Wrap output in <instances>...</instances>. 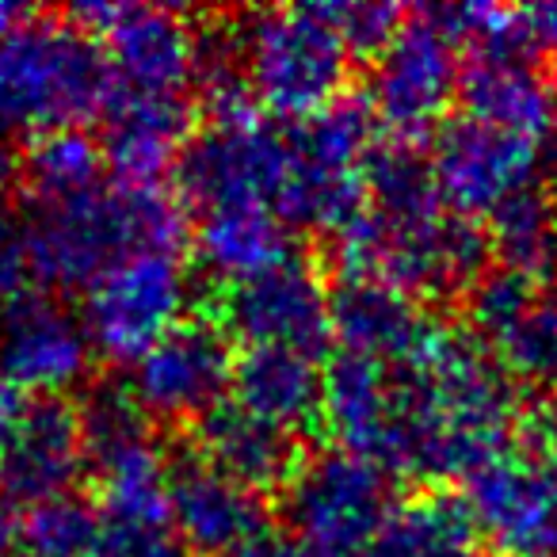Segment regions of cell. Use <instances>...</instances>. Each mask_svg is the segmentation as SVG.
Wrapping results in <instances>:
<instances>
[{"label":"cell","mask_w":557,"mask_h":557,"mask_svg":"<svg viewBox=\"0 0 557 557\" xmlns=\"http://www.w3.org/2000/svg\"><path fill=\"white\" fill-rule=\"evenodd\" d=\"M27 263L42 290H92L138 252H184L187 210L164 187L100 184L77 199L35 207Z\"/></svg>","instance_id":"cell-1"},{"label":"cell","mask_w":557,"mask_h":557,"mask_svg":"<svg viewBox=\"0 0 557 557\" xmlns=\"http://www.w3.org/2000/svg\"><path fill=\"white\" fill-rule=\"evenodd\" d=\"M119 81L103 47L70 16H24L0 39V126L70 131L108 115Z\"/></svg>","instance_id":"cell-2"},{"label":"cell","mask_w":557,"mask_h":557,"mask_svg":"<svg viewBox=\"0 0 557 557\" xmlns=\"http://www.w3.org/2000/svg\"><path fill=\"white\" fill-rule=\"evenodd\" d=\"M240 35L252 96L278 119L306 123L344 100L351 50L318 4L240 16Z\"/></svg>","instance_id":"cell-3"},{"label":"cell","mask_w":557,"mask_h":557,"mask_svg":"<svg viewBox=\"0 0 557 557\" xmlns=\"http://www.w3.org/2000/svg\"><path fill=\"white\" fill-rule=\"evenodd\" d=\"M394 511L389 473L344 447L302 455L278 493L290 539L333 557H359Z\"/></svg>","instance_id":"cell-4"},{"label":"cell","mask_w":557,"mask_h":557,"mask_svg":"<svg viewBox=\"0 0 557 557\" xmlns=\"http://www.w3.org/2000/svg\"><path fill=\"white\" fill-rule=\"evenodd\" d=\"M290 172V126L260 119L207 123L184 146L176 164V199L195 218L233 207L275 210Z\"/></svg>","instance_id":"cell-5"},{"label":"cell","mask_w":557,"mask_h":557,"mask_svg":"<svg viewBox=\"0 0 557 557\" xmlns=\"http://www.w3.org/2000/svg\"><path fill=\"white\" fill-rule=\"evenodd\" d=\"M187 271L176 252H138L115 263L85 295L88 341L108 363H138L184 321Z\"/></svg>","instance_id":"cell-6"},{"label":"cell","mask_w":557,"mask_h":557,"mask_svg":"<svg viewBox=\"0 0 557 557\" xmlns=\"http://www.w3.org/2000/svg\"><path fill=\"white\" fill-rule=\"evenodd\" d=\"M462 39L447 24L443 9L405 20L397 39L374 58L371 111L394 131V138L417 141L443 119L458 96L462 77Z\"/></svg>","instance_id":"cell-7"},{"label":"cell","mask_w":557,"mask_h":557,"mask_svg":"<svg viewBox=\"0 0 557 557\" xmlns=\"http://www.w3.org/2000/svg\"><path fill=\"white\" fill-rule=\"evenodd\" d=\"M237 371V351L225 325L210 313L184 318L131 367L138 405L157 424H199L225 405Z\"/></svg>","instance_id":"cell-8"},{"label":"cell","mask_w":557,"mask_h":557,"mask_svg":"<svg viewBox=\"0 0 557 557\" xmlns=\"http://www.w3.org/2000/svg\"><path fill=\"white\" fill-rule=\"evenodd\" d=\"M65 16L103 47L119 88L184 96L195 77V27L184 12L153 4H77Z\"/></svg>","instance_id":"cell-9"},{"label":"cell","mask_w":557,"mask_h":557,"mask_svg":"<svg viewBox=\"0 0 557 557\" xmlns=\"http://www.w3.org/2000/svg\"><path fill=\"white\" fill-rule=\"evenodd\" d=\"M428 161H432L443 207L473 222V218H488L500 202L534 184L539 141L462 115L440 123Z\"/></svg>","instance_id":"cell-10"},{"label":"cell","mask_w":557,"mask_h":557,"mask_svg":"<svg viewBox=\"0 0 557 557\" xmlns=\"http://www.w3.org/2000/svg\"><path fill=\"white\" fill-rule=\"evenodd\" d=\"M214 318L248 348H290L318 359L333 341L329 287L306 260H287L222 287Z\"/></svg>","instance_id":"cell-11"},{"label":"cell","mask_w":557,"mask_h":557,"mask_svg":"<svg viewBox=\"0 0 557 557\" xmlns=\"http://www.w3.org/2000/svg\"><path fill=\"white\" fill-rule=\"evenodd\" d=\"M470 504L500 557H557V462L531 455L493 458L462 481Z\"/></svg>","instance_id":"cell-12"},{"label":"cell","mask_w":557,"mask_h":557,"mask_svg":"<svg viewBox=\"0 0 557 557\" xmlns=\"http://www.w3.org/2000/svg\"><path fill=\"white\" fill-rule=\"evenodd\" d=\"M268 519L263 493L222 473L195 447L169 462V523L184 549L199 557H233L268 534Z\"/></svg>","instance_id":"cell-13"},{"label":"cell","mask_w":557,"mask_h":557,"mask_svg":"<svg viewBox=\"0 0 557 557\" xmlns=\"http://www.w3.org/2000/svg\"><path fill=\"white\" fill-rule=\"evenodd\" d=\"M85 321L47 295H24L0 313V382L16 394L65 397L92 371Z\"/></svg>","instance_id":"cell-14"},{"label":"cell","mask_w":557,"mask_h":557,"mask_svg":"<svg viewBox=\"0 0 557 557\" xmlns=\"http://www.w3.org/2000/svg\"><path fill=\"white\" fill-rule=\"evenodd\" d=\"M534 58L539 50L527 27L511 39L466 50L458 77L466 115L539 141L557 123V96L549 73Z\"/></svg>","instance_id":"cell-15"},{"label":"cell","mask_w":557,"mask_h":557,"mask_svg":"<svg viewBox=\"0 0 557 557\" xmlns=\"http://www.w3.org/2000/svg\"><path fill=\"white\" fill-rule=\"evenodd\" d=\"M88 470L81 412L70 397H32L0 462V496L20 508L77 493Z\"/></svg>","instance_id":"cell-16"},{"label":"cell","mask_w":557,"mask_h":557,"mask_svg":"<svg viewBox=\"0 0 557 557\" xmlns=\"http://www.w3.org/2000/svg\"><path fill=\"white\" fill-rule=\"evenodd\" d=\"M329 318L341 351L394 371L417 363L440 329V321L428 318L417 298L374 275H336L329 287Z\"/></svg>","instance_id":"cell-17"},{"label":"cell","mask_w":557,"mask_h":557,"mask_svg":"<svg viewBox=\"0 0 557 557\" xmlns=\"http://www.w3.org/2000/svg\"><path fill=\"white\" fill-rule=\"evenodd\" d=\"M103 157L119 184L161 187L176 172L180 153L191 141V103L184 96H149L119 88L103 115Z\"/></svg>","instance_id":"cell-18"},{"label":"cell","mask_w":557,"mask_h":557,"mask_svg":"<svg viewBox=\"0 0 557 557\" xmlns=\"http://www.w3.org/2000/svg\"><path fill=\"white\" fill-rule=\"evenodd\" d=\"M397 374L374 359L336 351L325 367V428L344 450L389 473L397 447Z\"/></svg>","instance_id":"cell-19"},{"label":"cell","mask_w":557,"mask_h":557,"mask_svg":"<svg viewBox=\"0 0 557 557\" xmlns=\"http://www.w3.org/2000/svg\"><path fill=\"white\" fill-rule=\"evenodd\" d=\"M195 450L256 493H283L306 455L295 432L252 417L237 401L195 424Z\"/></svg>","instance_id":"cell-20"},{"label":"cell","mask_w":557,"mask_h":557,"mask_svg":"<svg viewBox=\"0 0 557 557\" xmlns=\"http://www.w3.org/2000/svg\"><path fill=\"white\" fill-rule=\"evenodd\" d=\"M233 401L298 435L325 424V371L306 351L245 348L233 371Z\"/></svg>","instance_id":"cell-21"},{"label":"cell","mask_w":557,"mask_h":557,"mask_svg":"<svg viewBox=\"0 0 557 557\" xmlns=\"http://www.w3.org/2000/svg\"><path fill=\"white\" fill-rule=\"evenodd\" d=\"M481 527L462 493L424 488L394 504L359 557H481Z\"/></svg>","instance_id":"cell-22"},{"label":"cell","mask_w":557,"mask_h":557,"mask_svg":"<svg viewBox=\"0 0 557 557\" xmlns=\"http://www.w3.org/2000/svg\"><path fill=\"white\" fill-rule=\"evenodd\" d=\"M195 256L225 287L295 260L290 225L268 207H233L202 214L195 225Z\"/></svg>","instance_id":"cell-23"},{"label":"cell","mask_w":557,"mask_h":557,"mask_svg":"<svg viewBox=\"0 0 557 557\" xmlns=\"http://www.w3.org/2000/svg\"><path fill=\"white\" fill-rule=\"evenodd\" d=\"M16 169L32 207H50V202L77 199L100 187L108 157L85 126H70V131H47L27 138Z\"/></svg>","instance_id":"cell-24"},{"label":"cell","mask_w":557,"mask_h":557,"mask_svg":"<svg viewBox=\"0 0 557 557\" xmlns=\"http://www.w3.org/2000/svg\"><path fill=\"white\" fill-rule=\"evenodd\" d=\"M169 462L157 440L126 447L96 462L103 523L126 527H172L169 523Z\"/></svg>","instance_id":"cell-25"},{"label":"cell","mask_w":557,"mask_h":557,"mask_svg":"<svg viewBox=\"0 0 557 557\" xmlns=\"http://www.w3.org/2000/svg\"><path fill=\"white\" fill-rule=\"evenodd\" d=\"M488 245L500 268L534 283H557V199L523 187L488 214Z\"/></svg>","instance_id":"cell-26"},{"label":"cell","mask_w":557,"mask_h":557,"mask_svg":"<svg viewBox=\"0 0 557 557\" xmlns=\"http://www.w3.org/2000/svg\"><path fill=\"white\" fill-rule=\"evenodd\" d=\"M488 351L516 379L557 389V283H539Z\"/></svg>","instance_id":"cell-27"},{"label":"cell","mask_w":557,"mask_h":557,"mask_svg":"<svg viewBox=\"0 0 557 557\" xmlns=\"http://www.w3.org/2000/svg\"><path fill=\"white\" fill-rule=\"evenodd\" d=\"M103 531V516L92 500L70 493L35 504L16 519V546L24 557H88Z\"/></svg>","instance_id":"cell-28"},{"label":"cell","mask_w":557,"mask_h":557,"mask_svg":"<svg viewBox=\"0 0 557 557\" xmlns=\"http://www.w3.org/2000/svg\"><path fill=\"white\" fill-rule=\"evenodd\" d=\"M77 412H81V428H85L88 466L153 440V420L146 417V409L138 405V397H134V389L126 382L88 386Z\"/></svg>","instance_id":"cell-29"},{"label":"cell","mask_w":557,"mask_h":557,"mask_svg":"<svg viewBox=\"0 0 557 557\" xmlns=\"http://www.w3.org/2000/svg\"><path fill=\"white\" fill-rule=\"evenodd\" d=\"M318 9L341 32V39L348 42L351 54L359 58H379L397 39L405 20H409V12L401 4H379V0H363V4H318Z\"/></svg>","instance_id":"cell-30"},{"label":"cell","mask_w":557,"mask_h":557,"mask_svg":"<svg viewBox=\"0 0 557 557\" xmlns=\"http://www.w3.org/2000/svg\"><path fill=\"white\" fill-rule=\"evenodd\" d=\"M88 557H187L184 542L172 534V527H126L103 523Z\"/></svg>","instance_id":"cell-31"},{"label":"cell","mask_w":557,"mask_h":557,"mask_svg":"<svg viewBox=\"0 0 557 557\" xmlns=\"http://www.w3.org/2000/svg\"><path fill=\"white\" fill-rule=\"evenodd\" d=\"M27 278H32V263H27V225L12 214L9 202L0 199V313L27 295Z\"/></svg>","instance_id":"cell-32"},{"label":"cell","mask_w":557,"mask_h":557,"mask_svg":"<svg viewBox=\"0 0 557 557\" xmlns=\"http://www.w3.org/2000/svg\"><path fill=\"white\" fill-rule=\"evenodd\" d=\"M523 432L531 435V443L539 447L542 458L557 462V389L542 394V401L531 409V417H523Z\"/></svg>","instance_id":"cell-33"},{"label":"cell","mask_w":557,"mask_h":557,"mask_svg":"<svg viewBox=\"0 0 557 557\" xmlns=\"http://www.w3.org/2000/svg\"><path fill=\"white\" fill-rule=\"evenodd\" d=\"M233 557H333V554H321V549L306 546L298 539H283V534H263V539L248 542L245 549H237Z\"/></svg>","instance_id":"cell-34"},{"label":"cell","mask_w":557,"mask_h":557,"mask_svg":"<svg viewBox=\"0 0 557 557\" xmlns=\"http://www.w3.org/2000/svg\"><path fill=\"white\" fill-rule=\"evenodd\" d=\"M527 32H531V42L539 54L554 58L557 62V0L554 4H539V9H527Z\"/></svg>","instance_id":"cell-35"},{"label":"cell","mask_w":557,"mask_h":557,"mask_svg":"<svg viewBox=\"0 0 557 557\" xmlns=\"http://www.w3.org/2000/svg\"><path fill=\"white\" fill-rule=\"evenodd\" d=\"M20 417H24V401H20V394L9 386V382H0V462H4V455H9L12 435H16V428H20Z\"/></svg>","instance_id":"cell-36"},{"label":"cell","mask_w":557,"mask_h":557,"mask_svg":"<svg viewBox=\"0 0 557 557\" xmlns=\"http://www.w3.org/2000/svg\"><path fill=\"white\" fill-rule=\"evenodd\" d=\"M12 546H16V519H12L9 500L0 496V557H9Z\"/></svg>","instance_id":"cell-37"},{"label":"cell","mask_w":557,"mask_h":557,"mask_svg":"<svg viewBox=\"0 0 557 557\" xmlns=\"http://www.w3.org/2000/svg\"><path fill=\"white\" fill-rule=\"evenodd\" d=\"M9 149H4V146H0V176H4V172H9Z\"/></svg>","instance_id":"cell-38"}]
</instances>
